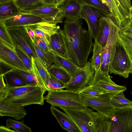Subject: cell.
Returning a JSON list of instances; mask_svg holds the SVG:
<instances>
[{"instance_id":"cell-1","label":"cell","mask_w":132,"mask_h":132,"mask_svg":"<svg viewBox=\"0 0 132 132\" xmlns=\"http://www.w3.org/2000/svg\"><path fill=\"white\" fill-rule=\"evenodd\" d=\"M63 37L69 59L79 67H83L88 62L93 45L89 30L81 27L76 33Z\"/></svg>"},{"instance_id":"cell-2","label":"cell","mask_w":132,"mask_h":132,"mask_svg":"<svg viewBox=\"0 0 132 132\" xmlns=\"http://www.w3.org/2000/svg\"><path fill=\"white\" fill-rule=\"evenodd\" d=\"M46 91L45 88L39 85L15 87H7L4 100L18 106L43 105L45 100L44 95Z\"/></svg>"},{"instance_id":"cell-3","label":"cell","mask_w":132,"mask_h":132,"mask_svg":"<svg viewBox=\"0 0 132 132\" xmlns=\"http://www.w3.org/2000/svg\"><path fill=\"white\" fill-rule=\"evenodd\" d=\"M60 107L72 119L80 132H100L104 120L107 118L94 109Z\"/></svg>"},{"instance_id":"cell-4","label":"cell","mask_w":132,"mask_h":132,"mask_svg":"<svg viewBox=\"0 0 132 132\" xmlns=\"http://www.w3.org/2000/svg\"><path fill=\"white\" fill-rule=\"evenodd\" d=\"M44 97L47 103L56 107L81 108L88 107L78 92L67 89L48 92Z\"/></svg>"},{"instance_id":"cell-5","label":"cell","mask_w":132,"mask_h":132,"mask_svg":"<svg viewBox=\"0 0 132 132\" xmlns=\"http://www.w3.org/2000/svg\"><path fill=\"white\" fill-rule=\"evenodd\" d=\"M109 71L111 74L118 75L125 78H128L130 73H132V62L119 35Z\"/></svg>"},{"instance_id":"cell-6","label":"cell","mask_w":132,"mask_h":132,"mask_svg":"<svg viewBox=\"0 0 132 132\" xmlns=\"http://www.w3.org/2000/svg\"><path fill=\"white\" fill-rule=\"evenodd\" d=\"M118 93L103 94L99 96H89L80 94V97L89 107L107 118H111L113 115L116 107L112 104V99Z\"/></svg>"},{"instance_id":"cell-7","label":"cell","mask_w":132,"mask_h":132,"mask_svg":"<svg viewBox=\"0 0 132 132\" xmlns=\"http://www.w3.org/2000/svg\"><path fill=\"white\" fill-rule=\"evenodd\" d=\"M95 70L90 62H88L71 78L64 88L65 89L78 92L90 86L95 73Z\"/></svg>"},{"instance_id":"cell-8","label":"cell","mask_w":132,"mask_h":132,"mask_svg":"<svg viewBox=\"0 0 132 132\" xmlns=\"http://www.w3.org/2000/svg\"><path fill=\"white\" fill-rule=\"evenodd\" d=\"M105 0L120 30L128 24L130 20L131 0Z\"/></svg>"},{"instance_id":"cell-9","label":"cell","mask_w":132,"mask_h":132,"mask_svg":"<svg viewBox=\"0 0 132 132\" xmlns=\"http://www.w3.org/2000/svg\"><path fill=\"white\" fill-rule=\"evenodd\" d=\"M7 28L11 37L15 47L20 48L31 58L32 57L39 60L32 41L24 26L12 27Z\"/></svg>"},{"instance_id":"cell-10","label":"cell","mask_w":132,"mask_h":132,"mask_svg":"<svg viewBox=\"0 0 132 132\" xmlns=\"http://www.w3.org/2000/svg\"><path fill=\"white\" fill-rule=\"evenodd\" d=\"M111 118L110 132H132V104L116 107Z\"/></svg>"},{"instance_id":"cell-11","label":"cell","mask_w":132,"mask_h":132,"mask_svg":"<svg viewBox=\"0 0 132 132\" xmlns=\"http://www.w3.org/2000/svg\"><path fill=\"white\" fill-rule=\"evenodd\" d=\"M63 20L57 18L40 17L28 12H21L15 16L1 21L3 22L7 28H8L26 26L43 22L57 24L62 23Z\"/></svg>"},{"instance_id":"cell-12","label":"cell","mask_w":132,"mask_h":132,"mask_svg":"<svg viewBox=\"0 0 132 132\" xmlns=\"http://www.w3.org/2000/svg\"><path fill=\"white\" fill-rule=\"evenodd\" d=\"M119 30V28L112 20L108 40L102 52L100 68L102 72L108 75H109L110 64L115 53Z\"/></svg>"},{"instance_id":"cell-13","label":"cell","mask_w":132,"mask_h":132,"mask_svg":"<svg viewBox=\"0 0 132 132\" xmlns=\"http://www.w3.org/2000/svg\"><path fill=\"white\" fill-rule=\"evenodd\" d=\"M95 71L93 80L91 86L99 90L103 94L119 93L127 89L125 86L115 83L111 80L109 75L103 73L100 69Z\"/></svg>"},{"instance_id":"cell-14","label":"cell","mask_w":132,"mask_h":132,"mask_svg":"<svg viewBox=\"0 0 132 132\" xmlns=\"http://www.w3.org/2000/svg\"><path fill=\"white\" fill-rule=\"evenodd\" d=\"M104 16H105L97 9L88 5H84L81 9L80 18L86 22L88 30L95 40L99 34L100 19Z\"/></svg>"},{"instance_id":"cell-15","label":"cell","mask_w":132,"mask_h":132,"mask_svg":"<svg viewBox=\"0 0 132 132\" xmlns=\"http://www.w3.org/2000/svg\"><path fill=\"white\" fill-rule=\"evenodd\" d=\"M0 62L12 69H19L28 70L15 51L0 41Z\"/></svg>"},{"instance_id":"cell-16","label":"cell","mask_w":132,"mask_h":132,"mask_svg":"<svg viewBox=\"0 0 132 132\" xmlns=\"http://www.w3.org/2000/svg\"><path fill=\"white\" fill-rule=\"evenodd\" d=\"M83 5L78 0H64L57 7L61 10L64 18L79 19Z\"/></svg>"},{"instance_id":"cell-17","label":"cell","mask_w":132,"mask_h":132,"mask_svg":"<svg viewBox=\"0 0 132 132\" xmlns=\"http://www.w3.org/2000/svg\"><path fill=\"white\" fill-rule=\"evenodd\" d=\"M57 24L56 23L43 22L28 26L34 31L36 37L42 38L50 45L51 36L60 28Z\"/></svg>"},{"instance_id":"cell-18","label":"cell","mask_w":132,"mask_h":132,"mask_svg":"<svg viewBox=\"0 0 132 132\" xmlns=\"http://www.w3.org/2000/svg\"><path fill=\"white\" fill-rule=\"evenodd\" d=\"M26 111L23 106H18L5 101L0 100V116H10L19 120L25 118Z\"/></svg>"},{"instance_id":"cell-19","label":"cell","mask_w":132,"mask_h":132,"mask_svg":"<svg viewBox=\"0 0 132 132\" xmlns=\"http://www.w3.org/2000/svg\"><path fill=\"white\" fill-rule=\"evenodd\" d=\"M32 71L36 78L38 85L49 91L48 85L49 82V73L46 68L37 58L31 57Z\"/></svg>"},{"instance_id":"cell-20","label":"cell","mask_w":132,"mask_h":132,"mask_svg":"<svg viewBox=\"0 0 132 132\" xmlns=\"http://www.w3.org/2000/svg\"><path fill=\"white\" fill-rule=\"evenodd\" d=\"M50 109L61 127L69 132H80L77 125L65 112L59 110L56 106L51 105Z\"/></svg>"},{"instance_id":"cell-21","label":"cell","mask_w":132,"mask_h":132,"mask_svg":"<svg viewBox=\"0 0 132 132\" xmlns=\"http://www.w3.org/2000/svg\"><path fill=\"white\" fill-rule=\"evenodd\" d=\"M50 46L52 51L61 56L69 59L64 39L63 31L60 28L51 36Z\"/></svg>"},{"instance_id":"cell-22","label":"cell","mask_w":132,"mask_h":132,"mask_svg":"<svg viewBox=\"0 0 132 132\" xmlns=\"http://www.w3.org/2000/svg\"><path fill=\"white\" fill-rule=\"evenodd\" d=\"M53 65L61 68L67 71L71 77L81 68L76 65L70 59L61 56L52 51Z\"/></svg>"},{"instance_id":"cell-23","label":"cell","mask_w":132,"mask_h":132,"mask_svg":"<svg viewBox=\"0 0 132 132\" xmlns=\"http://www.w3.org/2000/svg\"><path fill=\"white\" fill-rule=\"evenodd\" d=\"M112 20L110 17L106 16H103L100 20L99 34L95 40L103 48L105 47L108 40Z\"/></svg>"},{"instance_id":"cell-24","label":"cell","mask_w":132,"mask_h":132,"mask_svg":"<svg viewBox=\"0 0 132 132\" xmlns=\"http://www.w3.org/2000/svg\"><path fill=\"white\" fill-rule=\"evenodd\" d=\"M21 12L14 1L0 3V21L15 16Z\"/></svg>"},{"instance_id":"cell-25","label":"cell","mask_w":132,"mask_h":132,"mask_svg":"<svg viewBox=\"0 0 132 132\" xmlns=\"http://www.w3.org/2000/svg\"><path fill=\"white\" fill-rule=\"evenodd\" d=\"M28 13L40 17L64 18L61 10L55 7L44 6Z\"/></svg>"},{"instance_id":"cell-26","label":"cell","mask_w":132,"mask_h":132,"mask_svg":"<svg viewBox=\"0 0 132 132\" xmlns=\"http://www.w3.org/2000/svg\"><path fill=\"white\" fill-rule=\"evenodd\" d=\"M3 75L7 87H18L28 85L23 78L13 69L7 72Z\"/></svg>"},{"instance_id":"cell-27","label":"cell","mask_w":132,"mask_h":132,"mask_svg":"<svg viewBox=\"0 0 132 132\" xmlns=\"http://www.w3.org/2000/svg\"><path fill=\"white\" fill-rule=\"evenodd\" d=\"M21 12H29L44 6V0H14Z\"/></svg>"},{"instance_id":"cell-28","label":"cell","mask_w":132,"mask_h":132,"mask_svg":"<svg viewBox=\"0 0 132 132\" xmlns=\"http://www.w3.org/2000/svg\"><path fill=\"white\" fill-rule=\"evenodd\" d=\"M84 5H87L97 9L106 16H112L110 9L106 2L101 0H78Z\"/></svg>"},{"instance_id":"cell-29","label":"cell","mask_w":132,"mask_h":132,"mask_svg":"<svg viewBox=\"0 0 132 132\" xmlns=\"http://www.w3.org/2000/svg\"><path fill=\"white\" fill-rule=\"evenodd\" d=\"M47 70L50 74L65 85L69 82L71 77L64 69L53 64L48 67Z\"/></svg>"},{"instance_id":"cell-30","label":"cell","mask_w":132,"mask_h":132,"mask_svg":"<svg viewBox=\"0 0 132 132\" xmlns=\"http://www.w3.org/2000/svg\"><path fill=\"white\" fill-rule=\"evenodd\" d=\"M104 48L95 42L93 45V54L90 62L95 71L100 68L102 55Z\"/></svg>"},{"instance_id":"cell-31","label":"cell","mask_w":132,"mask_h":132,"mask_svg":"<svg viewBox=\"0 0 132 132\" xmlns=\"http://www.w3.org/2000/svg\"><path fill=\"white\" fill-rule=\"evenodd\" d=\"M33 43L39 59L45 67L47 68L53 64L52 52L46 53L41 50L34 42Z\"/></svg>"},{"instance_id":"cell-32","label":"cell","mask_w":132,"mask_h":132,"mask_svg":"<svg viewBox=\"0 0 132 132\" xmlns=\"http://www.w3.org/2000/svg\"><path fill=\"white\" fill-rule=\"evenodd\" d=\"M0 41L15 51V47L10 35L7 28L1 21H0Z\"/></svg>"},{"instance_id":"cell-33","label":"cell","mask_w":132,"mask_h":132,"mask_svg":"<svg viewBox=\"0 0 132 132\" xmlns=\"http://www.w3.org/2000/svg\"><path fill=\"white\" fill-rule=\"evenodd\" d=\"M6 126L12 128L18 132H31V128L24 123V120L19 121L11 118L6 120Z\"/></svg>"},{"instance_id":"cell-34","label":"cell","mask_w":132,"mask_h":132,"mask_svg":"<svg viewBox=\"0 0 132 132\" xmlns=\"http://www.w3.org/2000/svg\"><path fill=\"white\" fill-rule=\"evenodd\" d=\"M13 70L20 75L28 85H39L36 78L32 71L19 69Z\"/></svg>"},{"instance_id":"cell-35","label":"cell","mask_w":132,"mask_h":132,"mask_svg":"<svg viewBox=\"0 0 132 132\" xmlns=\"http://www.w3.org/2000/svg\"><path fill=\"white\" fill-rule=\"evenodd\" d=\"M119 35L132 62V35L120 30Z\"/></svg>"},{"instance_id":"cell-36","label":"cell","mask_w":132,"mask_h":132,"mask_svg":"<svg viewBox=\"0 0 132 132\" xmlns=\"http://www.w3.org/2000/svg\"><path fill=\"white\" fill-rule=\"evenodd\" d=\"M112 102L116 107H122L132 104V101L126 97L123 91L113 96L112 99Z\"/></svg>"},{"instance_id":"cell-37","label":"cell","mask_w":132,"mask_h":132,"mask_svg":"<svg viewBox=\"0 0 132 132\" xmlns=\"http://www.w3.org/2000/svg\"><path fill=\"white\" fill-rule=\"evenodd\" d=\"M15 51L20 59L27 67L28 70L31 71L32 68L31 58L20 48L15 47Z\"/></svg>"},{"instance_id":"cell-38","label":"cell","mask_w":132,"mask_h":132,"mask_svg":"<svg viewBox=\"0 0 132 132\" xmlns=\"http://www.w3.org/2000/svg\"><path fill=\"white\" fill-rule=\"evenodd\" d=\"M64 85L65 84L60 81L49 74V82L48 85L49 91L64 89Z\"/></svg>"},{"instance_id":"cell-39","label":"cell","mask_w":132,"mask_h":132,"mask_svg":"<svg viewBox=\"0 0 132 132\" xmlns=\"http://www.w3.org/2000/svg\"><path fill=\"white\" fill-rule=\"evenodd\" d=\"M80 94L89 96H99L103 94L99 90L90 86L78 92Z\"/></svg>"},{"instance_id":"cell-40","label":"cell","mask_w":132,"mask_h":132,"mask_svg":"<svg viewBox=\"0 0 132 132\" xmlns=\"http://www.w3.org/2000/svg\"><path fill=\"white\" fill-rule=\"evenodd\" d=\"M34 42L42 50L46 53L52 51L50 45L47 44L42 38L35 37Z\"/></svg>"},{"instance_id":"cell-41","label":"cell","mask_w":132,"mask_h":132,"mask_svg":"<svg viewBox=\"0 0 132 132\" xmlns=\"http://www.w3.org/2000/svg\"><path fill=\"white\" fill-rule=\"evenodd\" d=\"M111 123V118L104 119L101 125L100 132H110Z\"/></svg>"},{"instance_id":"cell-42","label":"cell","mask_w":132,"mask_h":132,"mask_svg":"<svg viewBox=\"0 0 132 132\" xmlns=\"http://www.w3.org/2000/svg\"><path fill=\"white\" fill-rule=\"evenodd\" d=\"M64 0H44V6L57 7Z\"/></svg>"},{"instance_id":"cell-43","label":"cell","mask_w":132,"mask_h":132,"mask_svg":"<svg viewBox=\"0 0 132 132\" xmlns=\"http://www.w3.org/2000/svg\"><path fill=\"white\" fill-rule=\"evenodd\" d=\"M120 31L132 35V16L131 15L130 21L128 24L120 29Z\"/></svg>"},{"instance_id":"cell-44","label":"cell","mask_w":132,"mask_h":132,"mask_svg":"<svg viewBox=\"0 0 132 132\" xmlns=\"http://www.w3.org/2000/svg\"><path fill=\"white\" fill-rule=\"evenodd\" d=\"M24 26L28 34L31 38L32 41L34 42L36 37L34 31L28 25Z\"/></svg>"},{"instance_id":"cell-45","label":"cell","mask_w":132,"mask_h":132,"mask_svg":"<svg viewBox=\"0 0 132 132\" xmlns=\"http://www.w3.org/2000/svg\"><path fill=\"white\" fill-rule=\"evenodd\" d=\"M7 85L5 83L3 75H0V89L6 88Z\"/></svg>"},{"instance_id":"cell-46","label":"cell","mask_w":132,"mask_h":132,"mask_svg":"<svg viewBox=\"0 0 132 132\" xmlns=\"http://www.w3.org/2000/svg\"><path fill=\"white\" fill-rule=\"evenodd\" d=\"M0 132H16V131L12 130L7 127H5L4 126H1L0 127Z\"/></svg>"},{"instance_id":"cell-47","label":"cell","mask_w":132,"mask_h":132,"mask_svg":"<svg viewBox=\"0 0 132 132\" xmlns=\"http://www.w3.org/2000/svg\"><path fill=\"white\" fill-rule=\"evenodd\" d=\"M6 91V88L0 89V100L4 99Z\"/></svg>"},{"instance_id":"cell-48","label":"cell","mask_w":132,"mask_h":132,"mask_svg":"<svg viewBox=\"0 0 132 132\" xmlns=\"http://www.w3.org/2000/svg\"><path fill=\"white\" fill-rule=\"evenodd\" d=\"M14 0H0V3H4Z\"/></svg>"},{"instance_id":"cell-49","label":"cell","mask_w":132,"mask_h":132,"mask_svg":"<svg viewBox=\"0 0 132 132\" xmlns=\"http://www.w3.org/2000/svg\"><path fill=\"white\" fill-rule=\"evenodd\" d=\"M131 15L132 16V6L130 9Z\"/></svg>"},{"instance_id":"cell-50","label":"cell","mask_w":132,"mask_h":132,"mask_svg":"<svg viewBox=\"0 0 132 132\" xmlns=\"http://www.w3.org/2000/svg\"><path fill=\"white\" fill-rule=\"evenodd\" d=\"M101 0L103 2H106L105 0Z\"/></svg>"},{"instance_id":"cell-51","label":"cell","mask_w":132,"mask_h":132,"mask_svg":"<svg viewBox=\"0 0 132 132\" xmlns=\"http://www.w3.org/2000/svg\"><path fill=\"white\" fill-rule=\"evenodd\" d=\"M131 94L132 95V91L130 92Z\"/></svg>"}]
</instances>
